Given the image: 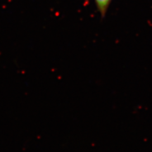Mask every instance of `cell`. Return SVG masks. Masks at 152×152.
I'll return each mask as SVG.
<instances>
[{
  "label": "cell",
  "mask_w": 152,
  "mask_h": 152,
  "mask_svg": "<svg viewBox=\"0 0 152 152\" xmlns=\"http://www.w3.org/2000/svg\"><path fill=\"white\" fill-rule=\"evenodd\" d=\"M112 0H95L98 10L100 12L102 16H105L109 5L111 3Z\"/></svg>",
  "instance_id": "cell-1"
}]
</instances>
